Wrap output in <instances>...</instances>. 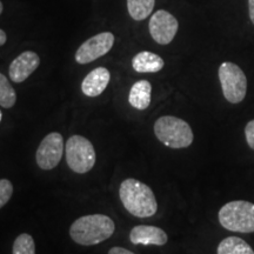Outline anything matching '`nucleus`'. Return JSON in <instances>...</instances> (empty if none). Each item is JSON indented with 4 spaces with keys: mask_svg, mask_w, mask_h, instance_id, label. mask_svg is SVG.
<instances>
[{
    "mask_svg": "<svg viewBox=\"0 0 254 254\" xmlns=\"http://www.w3.org/2000/svg\"><path fill=\"white\" fill-rule=\"evenodd\" d=\"M1 118H2V113H1V111H0V122H1Z\"/></svg>",
    "mask_w": 254,
    "mask_h": 254,
    "instance_id": "nucleus-25",
    "label": "nucleus"
},
{
    "mask_svg": "<svg viewBox=\"0 0 254 254\" xmlns=\"http://www.w3.org/2000/svg\"><path fill=\"white\" fill-rule=\"evenodd\" d=\"M111 79L110 71L105 67H97L86 75L81 84L82 93L87 97H98L106 90Z\"/></svg>",
    "mask_w": 254,
    "mask_h": 254,
    "instance_id": "nucleus-12",
    "label": "nucleus"
},
{
    "mask_svg": "<svg viewBox=\"0 0 254 254\" xmlns=\"http://www.w3.org/2000/svg\"><path fill=\"white\" fill-rule=\"evenodd\" d=\"M2 8H4V6H2V2L0 1V14L2 13Z\"/></svg>",
    "mask_w": 254,
    "mask_h": 254,
    "instance_id": "nucleus-24",
    "label": "nucleus"
},
{
    "mask_svg": "<svg viewBox=\"0 0 254 254\" xmlns=\"http://www.w3.org/2000/svg\"><path fill=\"white\" fill-rule=\"evenodd\" d=\"M116 225L104 214L85 215L75 220L69 228V236L74 243L82 246H93L113 236Z\"/></svg>",
    "mask_w": 254,
    "mask_h": 254,
    "instance_id": "nucleus-2",
    "label": "nucleus"
},
{
    "mask_svg": "<svg viewBox=\"0 0 254 254\" xmlns=\"http://www.w3.org/2000/svg\"><path fill=\"white\" fill-rule=\"evenodd\" d=\"M152 86L150 81L139 80L133 85L128 94V101L131 106L136 110H146L151 104Z\"/></svg>",
    "mask_w": 254,
    "mask_h": 254,
    "instance_id": "nucleus-14",
    "label": "nucleus"
},
{
    "mask_svg": "<svg viewBox=\"0 0 254 254\" xmlns=\"http://www.w3.org/2000/svg\"><path fill=\"white\" fill-rule=\"evenodd\" d=\"M66 161L75 173H87L95 164V151L91 141L85 136L72 135L65 146Z\"/></svg>",
    "mask_w": 254,
    "mask_h": 254,
    "instance_id": "nucleus-6",
    "label": "nucleus"
},
{
    "mask_svg": "<svg viewBox=\"0 0 254 254\" xmlns=\"http://www.w3.org/2000/svg\"><path fill=\"white\" fill-rule=\"evenodd\" d=\"M218 254H254V251L241 238L227 237L219 244Z\"/></svg>",
    "mask_w": 254,
    "mask_h": 254,
    "instance_id": "nucleus-15",
    "label": "nucleus"
},
{
    "mask_svg": "<svg viewBox=\"0 0 254 254\" xmlns=\"http://www.w3.org/2000/svg\"><path fill=\"white\" fill-rule=\"evenodd\" d=\"M155 5V0H127V9L132 19L141 21L150 17Z\"/></svg>",
    "mask_w": 254,
    "mask_h": 254,
    "instance_id": "nucleus-16",
    "label": "nucleus"
},
{
    "mask_svg": "<svg viewBox=\"0 0 254 254\" xmlns=\"http://www.w3.org/2000/svg\"><path fill=\"white\" fill-rule=\"evenodd\" d=\"M64 152V139L58 132L47 134L43 141L40 142L37 150L36 159L37 164L41 170H53L58 166L63 158Z\"/></svg>",
    "mask_w": 254,
    "mask_h": 254,
    "instance_id": "nucleus-7",
    "label": "nucleus"
},
{
    "mask_svg": "<svg viewBox=\"0 0 254 254\" xmlns=\"http://www.w3.org/2000/svg\"><path fill=\"white\" fill-rule=\"evenodd\" d=\"M12 254H36L34 240L30 234L23 233L14 240Z\"/></svg>",
    "mask_w": 254,
    "mask_h": 254,
    "instance_id": "nucleus-18",
    "label": "nucleus"
},
{
    "mask_svg": "<svg viewBox=\"0 0 254 254\" xmlns=\"http://www.w3.org/2000/svg\"><path fill=\"white\" fill-rule=\"evenodd\" d=\"M6 40H7V36H6V33H5V32L2 31L1 28H0V46L5 45Z\"/></svg>",
    "mask_w": 254,
    "mask_h": 254,
    "instance_id": "nucleus-23",
    "label": "nucleus"
},
{
    "mask_svg": "<svg viewBox=\"0 0 254 254\" xmlns=\"http://www.w3.org/2000/svg\"><path fill=\"white\" fill-rule=\"evenodd\" d=\"M249 14L251 21L254 25V0H249Z\"/></svg>",
    "mask_w": 254,
    "mask_h": 254,
    "instance_id": "nucleus-22",
    "label": "nucleus"
},
{
    "mask_svg": "<svg viewBox=\"0 0 254 254\" xmlns=\"http://www.w3.org/2000/svg\"><path fill=\"white\" fill-rule=\"evenodd\" d=\"M219 222L228 231L253 233L254 204L246 200H234L227 202L219 211Z\"/></svg>",
    "mask_w": 254,
    "mask_h": 254,
    "instance_id": "nucleus-3",
    "label": "nucleus"
},
{
    "mask_svg": "<svg viewBox=\"0 0 254 254\" xmlns=\"http://www.w3.org/2000/svg\"><path fill=\"white\" fill-rule=\"evenodd\" d=\"M219 80H220L222 94L231 104H239L245 99L247 93V78L237 64L222 63L219 67Z\"/></svg>",
    "mask_w": 254,
    "mask_h": 254,
    "instance_id": "nucleus-5",
    "label": "nucleus"
},
{
    "mask_svg": "<svg viewBox=\"0 0 254 254\" xmlns=\"http://www.w3.org/2000/svg\"><path fill=\"white\" fill-rule=\"evenodd\" d=\"M148 28L155 43L159 45H168L176 37L179 23L178 19L166 9H159L151 17Z\"/></svg>",
    "mask_w": 254,
    "mask_h": 254,
    "instance_id": "nucleus-9",
    "label": "nucleus"
},
{
    "mask_svg": "<svg viewBox=\"0 0 254 254\" xmlns=\"http://www.w3.org/2000/svg\"><path fill=\"white\" fill-rule=\"evenodd\" d=\"M17 101V94L14 88L9 84L8 79L0 73V106L11 109Z\"/></svg>",
    "mask_w": 254,
    "mask_h": 254,
    "instance_id": "nucleus-17",
    "label": "nucleus"
},
{
    "mask_svg": "<svg viewBox=\"0 0 254 254\" xmlns=\"http://www.w3.org/2000/svg\"><path fill=\"white\" fill-rule=\"evenodd\" d=\"M13 193V185L7 179H0V208L5 206Z\"/></svg>",
    "mask_w": 254,
    "mask_h": 254,
    "instance_id": "nucleus-19",
    "label": "nucleus"
},
{
    "mask_svg": "<svg viewBox=\"0 0 254 254\" xmlns=\"http://www.w3.org/2000/svg\"><path fill=\"white\" fill-rule=\"evenodd\" d=\"M164 65L161 57L148 51L139 52L132 60V67L139 73H157L163 69Z\"/></svg>",
    "mask_w": 254,
    "mask_h": 254,
    "instance_id": "nucleus-13",
    "label": "nucleus"
},
{
    "mask_svg": "<svg viewBox=\"0 0 254 254\" xmlns=\"http://www.w3.org/2000/svg\"><path fill=\"white\" fill-rule=\"evenodd\" d=\"M109 254H135V253H133L131 251L126 249H123V247H112V249L110 250Z\"/></svg>",
    "mask_w": 254,
    "mask_h": 254,
    "instance_id": "nucleus-21",
    "label": "nucleus"
},
{
    "mask_svg": "<svg viewBox=\"0 0 254 254\" xmlns=\"http://www.w3.org/2000/svg\"><path fill=\"white\" fill-rule=\"evenodd\" d=\"M40 58L33 51H25L11 63L8 74L12 81L23 82L38 68Z\"/></svg>",
    "mask_w": 254,
    "mask_h": 254,
    "instance_id": "nucleus-10",
    "label": "nucleus"
},
{
    "mask_svg": "<svg viewBox=\"0 0 254 254\" xmlns=\"http://www.w3.org/2000/svg\"><path fill=\"white\" fill-rule=\"evenodd\" d=\"M119 195L124 207L136 218H150L157 213L158 202L153 190L139 180H124Z\"/></svg>",
    "mask_w": 254,
    "mask_h": 254,
    "instance_id": "nucleus-1",
    "label": "nucleus"
},
{
    "mask_svg": "<svg viewBox=\"0 0 254 254\" xmlns=\"http://www.w3.org/2000/svg\"><path fill=\"white\" fill-rule=\"evenodd\" d=\"M129 240L134 245H155L164 246L167 243L166 232L161 228L148 225H139L132 228L129 233Z\"/></svg>",
    "mask_w": 254,
    "mask_h": 254,
    "instance_id": "nucleus-11",
    "label": "nucleus"
},
{
    "mask_svg": "<svg viewBox=\"0 0 254 254\" xmlns=\"http://www.w3.org/2000/svg\"><path fill=\"white\" fill-rule=\"evenodd\" d=\"M154 133L164 145L171 148H186L193 142V132L185 120L172 116L159 118L154 124Z\"/></svg>",
    "mask_w": 254,
    "mask_h": 254,
    "instance_id": "nucleus-4",
    "label": "nucleus"
},
{
    "mask_svg": "<svg viewBox=\"0 0 254 254\" xmlns=\"http://www.w3.org/2000/svg\"><path fill=\"white\" fill-rule=\"evenodd\" d=\"M114 45V36L111 32L93 36L87 39L75 52V62L81 65L92 63L109 53Z\"/></svg>",
    "mask_w": 254,
    "mask_h": 254,
    "instance_id": "nucleus-8",
    "label": "nucleus"
},
{
    "mask_svg": "<svg viewBox=\"0 0 254 254\" xmlns=\"http://www.w3.org/2000/svg\"><path fill=\"white\" fill-rule=\"evenodd\" d=\"M245 136L247 144L254 151V119L247 123L245 127Z\"/></svg>",
    "mask_w": 254,
    "mask_h": 254,
    "instance_id": "nucleus-20",
    "label": "nucleus"
}]
</instances>
